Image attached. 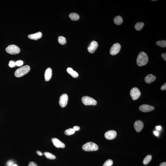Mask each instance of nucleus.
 Returning a JSON list of instances; mask_svg holds the SVG:
<instances>
[{
    "instance_id": "obj_1",
    "label": "nucleus",
    "mask_w": 166,
    "mask_h": 166,
    "mask_svg": "<svg viewBox=\"0 0 166 166\" xmlns=\"http://www.w3.org/2000/svg\"><path fill=\"white\" fill-rule=\"evenodd\" d=\"M148 61V55L144 52H140L137 57V64L138 66H144L147 63Z\"/></svg>"
},
{
    "instance_id": "obj_2",
    "label": "nucleus",
    "mask_w": 166,
    "mask_h": 166,
    "mask_svg": "<svg viewBox=\"0 0 166 166\" xmlns=\"http://www.w3.org/2000/svg\"><path fill=\"white\" fill-rule=\"evenodd\" d=\"M30 70V67L28 65H26L16 70L15 73L16 77H22L27 74Z\"/></svg>"
},
{
    "instance_id": "obj_3",
    "label": "nucleus",
    "mask_w": 166,
    "mask_h": 166,
    "mask_svg": "<svg viewBox=\"0 0 166 166\" xmlns=\"http://www.w3.org/2000/svg\"><path fill=\"white\" fill-rule=\"evenodd\" d=\"M82 149L83 150L87 151H97L98 149V147L94 142H89L83 145Z\"/></svg>"
},
{
    "instance_id": "obj_4",
    "label": "nucleus",
    "mask_w": 166,
    "mask_h": 166,
    "mask_svg": "<svg viewBox=\"0 0 166 166\" xmlns=\"http://www.w3.org/2000/svg\"><path fill=\"white\" fill-rule=\"evenodd\" d=\"M6 51L8 54L11 55H16L20 52L19 47L14 45H10L6 49Z\"/></svg>"
},
{
    "instance_id": "obj_5",
    "label": "nucleus",
    "mask_w": 166,
    "mask_h": 166,
    "mask_svg": "<svg viewBox=\"0 0 166 166\" xmlns=\"http://www.w3.org/2000/svg\"><path fill=\"white\" fill-rule=\"evenodd\" d=\"M83 103L85 105H93L97 104V102L91 97L85 96L83 97L82 99Z\"/></svg>"
},
{
    "instance_id": "obj_6",
    "label": "nucleus",
    "mask_w": 166,
    "mask_h": 166,
    "mask_svg": "<svg viewBox=\"0 0 166 166\" xmlns=\"http://www.w3.org/2000/svg\"><path fill=\"white\" fill-rule=\"evenodd\" d=\"M141 95L139 89L137 87H134L130 90V95L131 98L134 100H136L139 98Z\"/></svg>"
},
{
    "instance_id": "obj_7",
    "label": "nucleus",
    "mask_w": 166,
    "mask_h": 166,
    "mask_svg": "<svg viewBox=\"0 0 166 166\" xmlns=\"http://www.w3.org/2000/svg\"><path fill=\"white\" fill-rule=\"evenodd\" d=\"M68 97L67 94H63L60 97L59 104L61 107L64 108L66 106L68 102Z\"/></svg>"
},
{
    "instance_id": "obj_8",
    "label": "nucleus",
    "mask_w": 166,
    "mask_h": 166,
    "mask_svg": "<svg viewBox=\"0 0 166 166\" xmlns=\"http://www.w3.org/2000/svg\"><path fill=\"white\" fill-rule=\"evenodd\" d=\"M121 46L118 43H115L113 45L110 50V53L111 55H115L118 54L120 51Z\"/></svg>"
},
{
    "instance_id": "obj_9",
    "label": "nucleus",
    "mask_w": 166,
    "mask_h": 166,
    "mask_svg": "<svg viewBox=\"0 0 166 166\" xmlns=\"http://www.w3.org/2000/svg\"><path fill=\"white\" fill-rule=\"evenodd\" d=\"M98 46V43L95 41H93L88 47L89 52L91 53H94L97 49Z\"/></svg>"
},
{
    "instance_id": "obj_10",
    "label": "nucleus",
    "mask_w": 166,
    "mask_h": 166,
    "mask_svg": "<svg viewBox=\"0 0 166 166\" xmlns=\"http://www.w3.org/2000/svg\"><path fill=\"white\" fill-rule=\"evenodd\" d=\"M154 109V107L147 104L141 105L139 107V110L144 112H149L152 111Z\"/></svg>"
},
{
    "instance_id": "obj_11",
    "label": "nucleus",
    "mask_w": 166,
    "mask_h": 166,
    "mask_svg": "<svg viewBox=\"0 0 166 166\" xmlns=\"http://www.w3.org/2000/svg\"><path fill=\"white\" fill-rule=\"evenodd\" d=\"M117 134V132L115 130H109L105 133V137L108 140H111L115 138Z\"/></svg>"
},
{
    "instance_id": "obj_12",
    "label": "nucleus",
    "mask_w": 166,
    "mask_h": 166,
    "mask_svg": "<svg viewBox=\"0 0 166 166\" xmlns=\"http://www.w3.org/2000/svg\"><path fill=\"white\" fill-rule=\"evenodd\" d=\"M52 141L54 146L56 147L63 148L65 147V144L57 138H52Z\"/></svg>"
},
{
    "instance_id": "obj_13",
    "label": "nucleus",
    "mask_w": 166,
    "mask_h": 166,
    "mask_svg": "<svg viewBox=\"0 0 166 166\" xmlns=\"http://www.w3.org/2000/svg\"><path fill=\"white\" fill-rule=\"evenodd\" d=\"M134 126L136 131L138 132H140L144 127L143 122L141 121L137 120L134 122Z\"/></svg>"
},
{
    "instance_id": "obj_14",
    "label": "nucleus",
    "mask_w": 166,
    "mask_h": 166,
    "mask_svg": "<svg viewBox=\"0 0 166 166\" xmlns=\"http://www.w3.org/2000/svg\"><path fill=\"white\" fill-rule=\"evenodd\" d=\"M52 76L51 69L48 68L46 69L45 73V81H48L51 79Z\"/></svg>"
},
{
    "instance_id": "obj_15",
    "label": "nucleus",
    "mask_w": 166,
    "mask_h": 166,
    "mask_svg": "<svg viewBox=\"0 0 166 166\" xmlns=\"http://www.w3.org/2000/svg\"><path fill=\"white\" fill-rule=\"evenodd\" d=\"M42 35L40 32H38L35 34H30L28 35V37L30 39L37 40L42 37Z\"/></svg>"
},
{
    "instance_id": "obj_16",
    "label": "nucleus",
    "mask_w": 166,
    "mask_h": 166,
    "mask_svg": "<svg viewBox=\"0 0 166 166\" xmlns=\"http://www.w3.org/2000/svg\"><path fill=\"white\" fill-rule=\"evenodd\" d=\"M156 79V77L151 74L147 75L145 77V81L147 83L149 84L154 81Z\"/></svg>"
},
{
    "instance_id": "obj_17",
    "label": "nucleus",
    "mask_w": 166,
    "mask_h": 166,
    "mask_svg": "<svg viewBox=\"0 0 166 166\" xmlns=\"http://www.w3.org/2000/svg\"><path fill=\"white\" fill-rule=\"evenodd\" d=\"M67 72L74 78H76L78 77V74L76 71H75L72 68L69 67L67 69Z\"/></svg>"
},
{
    "instance_id": "obj_18",
    "label": "nucleus",
    "mask_w": 166,
    "mask_h": 166,
    "mask_svg": "<svg viewBox=\"0 0 166 166\" xmlns=\"http://www.w3.org/2000/svg\"><path fill=\"white\" fill-rule=\"evenodd\" d=\"M122 18L120 16L115 17L114 19V21L115 24L117 25H120L123 22Z\"/></svg>"
},
{
    "instance_id": "obj_19",
    "label": "nucleus",
    "mask_w": 166,
    "mask_h": 166,
    "mask_svg": "<svg viewBox=\"0 0 166 166\" xmlns=\"http://www.w3.org/2000/svg\"><path fill=\"white\" fill-rule=\"evenodd\" d=\"M69 17L71 20L75 21L78 20L80 18L79 15L75 13H70L69 15Z\"/></svg>"
},
{
    "instance_id": "obj_20",
    "label": "nucleus",
    "mask_w": 166,
    "mask_h": 166,
    "mask_svg": "<svg viewBox=\"0 0 166 166\" xmlns=\"http://www.w3.org/2000/svg\"><path fill=\"white\" fill-rule=\"evenodd\" d=\"M144 25V24L142 22H138L135 25V29L138 31H140L142 29Z\"/></svg>"
},
{
    "instance_id": "obj_21",
    "label": "nucleus",
    "mask_w": 166,
    "mask_h": 166,
    "mask_svg": "<svg viewBox=\"0 0 166 166\" xmlns=\"http://www.w3.org/2000/svg\"><path fill=\"white\" fill-rule=\"evenodd\" d=\"M44 154L47 159H56V157L52 154L48 152H45Z\"/></svg>"
},
{
    "instance_id": "obj_22",
    "label": "nucleus",
    "mask_w": 166,
    "mask_h": 166,
    "mask_svg": "<svg viewBox=\"0 0 166 166\" xmlns=\"http://www.w3.org/2000/svg\"><path fill=\"white\" fill-rule=\"evenodd\" d=\"M152 156L151 155H149L145 157L143 161V163L144 165H147L149 163L150 161H151Z\"/></svg>"
},
{
    "instance_id": "obj_23",
    "label": "nucleus",
    "mask_w": 166,
    "mask_h": 166,
    "mask_svg": "<svg viewBox=\"0 0 166 166\" xmlns=\"http://www.w3.org/2000/svg\"><path fill=\"white\" fill-rule=\"evenodd\" d=\"M158 46L161 47H165L166 46V41L165 40L159 41L156 43Z\"/></svg>"
},
{
    "instance_id": "obj_24",
    "label": "nucleus",
    "mask_w": 166,
    "mask_h": 166,
    "mask_svg": "<svg viewBox=\"0 0 166 166\" xmlns=\"http://www.w3.org/2000/svg\"><path fill=\"white\" fill-rule=\"evenodd\" d=\"M75 131L73 128H70L65 130L64 132L65 134L67 135H70L75 133Z\"/></svg>"
},
{
    "instance_id": "obj_25",
    "label": "nucleus",
    "mask_w": 166,
    "mask_h": 166,
    "mask_svg": "<svg viewBox=\"0 0 166 166\" xmlns=\"http://www.w3.org/2000/svg\"><path fill=\"white\" fill-rule=\"evenodd\" d=\"M58 41L60 44L64 45L66 43V39L63 36H59L58 38Z\"/></svg>"
},
{
    "instance_id": "obj_26",
    "label": "nucleus",
    "mask_w": 166,
    "mask_h": 166,
    "mask_svg": "<svg viewBox=\"0 0 166 166\" xmlns=\"http://www.w3.org/2000/svg\"><path fill=\"white\" fill-rule=\"evenodd\" d=\"M113 163V160L111 159H108L105 161L103 166H111Z\"/></svg>"
},
{
    "instance_id": "obj_27",
    "label": "nucleus",
    "mask_w": 166,
    "mask_h": 166,
    "mask_svg": "<svg viewBox=\"0 0 166 166\" xmlns=\"http://www.w3.org/2000/svg\"><path fill=\"white\" fill-rule=\"evenodd\" d=\"M15 64H16V66H19L23 65V64H24V62H23V61L21 60H19L15 62Z\"/></svg>"
},
{
    "instance_id": "obj_28",
    "label": "nucleus",
    "mask_w": 166,
    "mask_h": 166,
    "mask_svg": "<svg viewBox=\"0 0 166 166\" xmlns=\"http://www.w3.org/2000/svg\"><path fill=\"white\" fill-rule=\"evenodd\" d=\"M15 65H16V64H15V62L12 61H11L9 62V66L10 67H15Z\"/></svg>"
},
{
    "instance_id": "obj_29",
    "label": "nucleus",
    "mask_w": 166,
    "mask_h": 166,
    "mask_svg": "<svg viewBox=\"0 0 166 166\" xmlns=\"http://www.w3.org/2000/svg\"><path fill=\"white\" fill-rule=\"evenodd\" d=\"M6 165L7 166H13L14 165V162L12 160H9L8 161Z\"/></svg>"
},
{
    "instance_id": "obj_30",
    "label": "nucleus",
    "mask_w": 166,
    "mask_h": 166,
    "mask_svg": "<svg viewBox=\"0 0 166 166\" xmlns=\"http://www.w3.org/2000/svg\"><path fill=\"white\" fill-rule=\"evenodd\" d=\"M28 166H38L35 163L32 161L29 164Z\"/></svg>"
},
{
    "instance_id": "obj_31",
    "label": "nucleus",
    "mask_w": 166,
    "mask_h": 166,
    "mask_svg": "<svg viewBox=\"0 0 166 166\" xmlns=\"http://www.w3.org/2000/svg\"><path fill=\"white\" fill-rule=\"evenodd\" d=\"M161 90H166V83H165L163 85H162L161 88H160Z\"/></svg>"
},
{
    "instance_id": "obj_32",
    "label": "nucleus",
    "mask_w": 166,
    "mask_h": 166,
    "mask_svg": "<svg viewBox=\"0 0 166 166\" xmlns=\"http://www.w3.org/2000/svg\"><path fill=\"white\" fill-rule=\"evenodd\" d=\"M73 129L74 130H75V131H78V130H79L80 129V128L79 126H74V127H73Z\"/></svg>"
},
{
    "instance_id": "obj_33",
    "label": "nucleus",
    "mask_w": 166,
    "mask_h": 166,
    "mask_svg": "<svg viewBox=\"0 0 166 166\" xmlns=\"http://www.w3.org/2000/svg\"><path fill=\"white\" fill-rule=\"evenodd\" d=\"M161 57L162 58H163L164 60L166 61V53H164L161 54Z\"/></svg>"
},
{
    "instance_id": "obj_34",
    "label": "nucleus",
    "mask_w": 166,
    "mask_h": 166,
    "mask_svg": "<svg viewBox=\"0 0 166 166\" xmlns=\"http://www.w3.org/2000/svg\"><path fill=\"white\" fill-rule=\"evenodd\" d=\"M36 153H37L38 155L39 156H42L43 155L42 153L40 151H36Z\"/></svg>"
},
{
    "instance_id": "obj_35",
    "label": "nucleus",
    "mask_w": 166,
    "mask_h": 166,
    "mask_svg": "<svg viewBox=\"0 0 166 166\" xmlns=\"http://www.w3.org/2000/svg\"><path fill=\"white\" fill-rule=\"evenodd\" d=\"M159 166H166V162H163L161 163Z\"/></svg>"
},
{
    "instance_id": "obj_36",
    "label": "nucleus",
    "mask_w": 166,
    "mask_h": 166,
    "mask_svg": "<svg viewBox=\"0 0 166 166\" xmlns=\"http://www.w3.org/2000/svg\"><path fill=\"white\" fill-rule=\"evenodd\" d=\"M154 134L156 136H158L159 135V133L157 132V131H154Z\"/></svg>"
},
{
    "instance_id": "obj_37",
    "label": "nucleus",
    "mask_w": 166,
    "mask_h": 166,
    "mask_svg": "<svg viewBox=\"0 0 166 166\" xmlns=\"http://www.w3.org/2000/svg\"><path fill=\"white\" fill-rule=\"evenodd\" d=\"M161 127L160 126H157V127H156V129L157 130H160V129H161Z\"/></svg>"
},
{
    "instance_id": "obj_38",
    "label": "nucleus",
    "mask_w": 166,
    "mask_h": 166,
    "mask_svg": "<svg viewBox=\"0 0 166 166\" xmlns=\"http://www.w3.org/2000/svg\"><path fill=\"white\" fill-rule=\"evenodd\" d=\"M13 166H17V165H16V164H14L13 165Z\"/></svg>"
},
{
    "instance_id": "obj_39",
    "label": "nucleus",
    "mask_w": 166,
    "mask_h": 166,
    "mask_svg": "<svg viewBox=\"0 0 166 166\" xmlns=\"http://www.w3.org/2000/svg\"><path fill=\"white\" fill-rule=\"evenodd\" d=\"M152 1H157V0H152Z\"/></svg>"
}]
</instances>
